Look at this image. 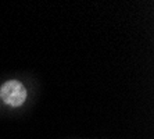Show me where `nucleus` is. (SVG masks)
Segmentation results:
<instances>
[{
    "label": "nucleus",
    "mask_w": 154,
    "mask_h": 139,
    "mask_svg": "<svg viewBox=\"0 0 154 139\" xmlns=\"http://www.w3.org/2000/svg\"><path fill=\"white\" fill-rule=\"evenodd\" d=\"M0 97L11 107H20L26 100V89L20 81H7L0 88Z\"/></svg>",
    "instance_id": "obj_1"
}]
</instances>
